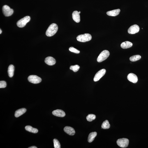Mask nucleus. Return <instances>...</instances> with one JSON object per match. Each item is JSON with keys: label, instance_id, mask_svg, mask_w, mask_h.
Here are the masks:
<instances>
[{"label": "nucleus", "instance_id": "f257e3e1", "mask_svg": "<svg viewBox=\"0 0 148 148\" xmlns=\"http://www.w3.org/2000/svg\"><path fill=\"white\" fill-rule=\"evenodd\" d=\"M58 29V26L57 24L52 23L50 25L47 29L46 33V35L49 37L53 36L57 32Z\"/></svg>", "mask_w": 148, "mask_h": 148}, {"label": "nucleus", "instance_id": "f03ea898", "mask_svg": "<svg viewBox=\"0 0 148 148\" xmlns=\"http://www.w3.org/2000/svg\"><path fill=\"white\" fill-rule=\"evenodd\" d=\"M92 37L91 35L89 33H85L83 34L79 35L77 36V39L79 42H88L91 40Z\"/></svg>", "mask_w": 148, "mask_h": 148}, {"label": "nucleus", "instance_id": "7ed1b4c3", "mask_svg": "<svg viewBox=\"0 0 148 148\" xmlns=\"http://www.w3.org/2000/svg\"><path fill=\"white\" fill-rule=\"evenodd\" d=\"M110 55V52L107 50H104L98 56L97 60L98 62H101L105 60Z\"/></svg>", "mask_w": 148, "mask_h": 148}, {"label": "nucleus", "instance_id": "20e7f679", "mask_svg": "<svg viewBox=\"0 0 148 148\" xmlns=\"http://www.w3.org/2000/svg\"><path fill=\"white\" fill-rule=\"evenodd\" d=\"M30 19V17L29 16L24 17L23 18L18 21L17 23V25L19 28H23L29 22Z\"/></svg>", "mask_w": 148, "mask_h": 148}, {"label": "nucleus", "instance_id": "39448f33", "mask_svg": "<svg viewBox=\"0 0 148 148\" xmlns=\"http://www.w3.org/2000/svg\"><path fill=\"white\" fill-rule=\"evenodd\" d=\"M117 145L121 148H125L128 146L129 140L126 138L119 139L117 141Z\"/></svg>", "mask_w": 148, "mask_h": 148}, {"label": "nucleus", "instance_id": "423d86ee", "mask_svg": "<svg viewBox=\"0 0 148 148\" xmlns=\"http://www.w3.org/2000/svg\"><path fill=\"white\" fill-rule=\"evenodd\" d=\"M2 10L3 14L6 17L10 16L14 12L13 10L6 5L3 7Z\"/></svg>", "mask_w": 148, "mask_h": 148}, {"label": "nucleus", "instance_id": "0eeeda50", "mask_svg": "<svg viewBox=\"0 0 148 148\" xmlns=\"http://www.w3.org/2000/svg\"><path fill=\"white\" fill-rule=\"evenodd\" d=\"M29 82L33 84H38L42 81V79L40 77L36 75H30L28 77Z\"/></svg>", "mask_w": 148, "mask_h": 148}, {"label": "nucleus", "instance_id": "6e6552de", "mask_svg": "<svg viewBox=\"0 0 148 148\" xmlns=\"http://www.w3.org/2000/svg\"><path fill=\"white\" fill-rule=\"evenodd\" d=\"M106 70L105 69H102L98 71L95 75L94 79V82H97L105 74Z\"/></svg>", "mask_w": 148, "mask_h": 148}, {"label": "nucleus", "instance_id": "1a4fd4ad", "mask_svg": "<svg viewBox=\"0 0 148 148\" xmlns=\"http://www.w3.org/2000/svg\"><path fill=\"white\" fill-rule=\"evenodd\" d=\"M140 30L139 26L137 25L134 24L130 27L128 30V32L130 34H134L138 33Z\"/></svg>", "mask_w": 148, "mask_h": 148}, {"label": "nucleus", "instance_id": "9d476101", "mask_svg": "<svg viewBox=\"0 0 148 148\" xmlns=\"http://www.w3.org/2000/svg\"><path fill=\"white\" fill-rule=\"evenodd\" d=\"M127 79L129 81L133 83H136L138 81V77L136 75L133 73H131L129 74Z\"/></svg>", "mask_w": 148, "mask_h": 148}, {"label": "nucleus", "instance_id": "9b49d317", "mask_svg": "<svg viewBox=\"0 0 148 148\" xmlns=\"http://www.w3.org/2000/svg\"><path fill=\"white\" fill-rule=\"evenodd\" d=\"M52 114L55 116L60 117H64L66 115L64 111L60 110H54L52 112Z\"/></svg>", "mask_w": 148, "mask_h": 148}, {"label": "nucleus", "instance_id": "f8f14e48", "mask_svg": "<svg viewBox=\"0 0 148 148\" xmlns=\"http://www.w3.org/2000/svg\"><path fill=\"white\" fill-rule=\"evenodd\" d=\"M45 62L47 64L50 66H52L56 64V61L54 58L48 57L46 58Z\"/></svg>", "mask_w": 148, "mask_h": 148}, {"label": "nucleus", "instance_id": "ddd939ff", "mask_svg": "<svg viewBox=\"0 0 148 148\" xmlns=\"http://www.w3.org/2000/svg\"><path fill=\"white\" fill-rule=\"evenodd\" d=\"M72 18L73 20L76 22L79 23L80 22V14L79 12L77 11H75L73 12L72 14Z\"/></svg>", "mask_w": 148, "mask_h": 148}, {"label": "nucleus", "instance_id": "4468645a", "mask_svg": "<svg viewBox=\"0 0 148 148\" xmlns=\"http://www.w3.org/2000/svg\"><path fill=\"white\" fill-rule=\"evenodd\" d=\"M64 131L68 134L70 135L75 134V131L73 128L69 126H66L64 128Z\"/></svg>", "mask_w": 148, "mask_h": 148}, {"label": "nucleus", "instance_id": "2eb2a0df", "mask_svg": "<svg viewBox=\"0 0 148 148\" xmlns=\"http://www.w3.org/2000/svg\"><path fill=\"white\" fill-rule=\"evenodd\" d=\"M120 11V9H118L115 10H111L107 12V15L111 16H116L119 14Z\"/></svg>", "mask_w": 148, "mask_h": 148}, {"label": "nucleus", "instance_id": "dca6fc26", "mask_svg": "<svg viewBox=\"0 0 148 148\" xmlns=\"http://www.w3.org/2000/svg\"><path fill=\"white\" fill-rule=\"evenodd\" d=\"M26 111V109L25 108H21L16 111L15 116V117H18L25 113Z\"/></svg>", "mask_w": 148, "mask_h": 148}, {"label": "nucleus", "instance_id": "f3484780", "mask_svg": "<svg viewBox=\"0 0 148 148\" xmlns=\"http://www.w3.org/2000/svg\"><path fill=\"white\" fill-rule=\"evenodd\" d=\"M133 45V43L129 41H126L121 43V47L123 49H126L131 47Z\"/></svg>", "mask_w": 148, "mask_h": 148}, {"label": "nucleus", "instance_id": "a211bd4d", "mask_svg": "<svg viewBox=\"0 0 148 148\" xmlns=\"http://www.w3.org/2000/svg\"><path fill=\"white\" fill-rule=\"evenodd\" d=\"M97 133L96 132H92L89 134L88 139V141L91 143L94 139L95 137L96 136Z\"/></svg>", "mask_w": 148, "mask_h": 148}, {"label": "nucleus", "instance_id": "6ab92c4d", "mask_svg": "<svg viewBox=\"0 0 148 148\" xmlns=\"http://www.w3.org/2000/svg\"><path fill=\"white\" fill-rule=\"evenodd\" d=\"M14 71V67L12 65H10L9 66L8 70V73L10 77H13Z\"/></svg>", "mask_w": 148, "mask_h": 148}, {"label": "nucleus", "instance_id": "aec40b11", "mask_svg": "<svg viewBox=\"0 0 148 148\" xmlns=\"http://www.w3.org/2000/svg\"><path fill=\"white\" fill-rule=\"evenodd\" d=\"M25 129L26 131L33 133H37L38 132V130L37 129L33 128L30 126H26Z\"/></svg>", "mask_w": 148, "mask_h": 148}, {"label": "nucleus", "instance_id": "412c9836", "mask_svg": "<svg viewBox=\"0 0 148 148\" xmlns=\"http://www.w3.org/2000/svg\"><path fill=\"white\" fill-rule=\"evenodd\" d=\"M110 126L109 121L107 120H106L102 124V128L104 129H107L110 128Z\"/></svg>", "mask_w": 148, "mask_h": 148}, {"label": "nucleus", "instance_id": "4be33fe9", "mask_svg": "<svg viewBox=\"0 0 148 148\" xmlns=\"http://www.w3.org/2000/svg\"><path fill=\"white\" fill-rule=\"evenodd\" d=\"M141 56L139 55H136L131 56L130 58V60L131 61L134 62L139 60L141 59Z\"/></svg>", "mask_w": 148, "mask_h": 148}, {"label": "nucleus", "instance_id": "5701e85b", "mask_svg": "<svg viewBox=\"0 0 148 148\" xmlns=\"http://www.w3.org/2000/svg\"><path fill=\"white\" fill-rule=\"evenodd\" d=\"M96 115L93 114H89L86 117V119L88 121H91L96 119Z\"/></svg>", "mask_w": 148, "mask_h": 148}, {"label": "nucleus", "instance_id": "b1692460", "mask_svg": "<svg viewBox=\"0 0 148 148\" xmlns=\"http://www.w3.org/2000/svg\"><path fill=\"white\" fill-rule=\"evenodd\" d=\"M80 67L78 65H75L72 66L70 67V69L74 72H77L78 71Z\"/></svg>", "mask_w": 148, "mask_h": 148}, {"label": "nucleus", "instance_id": "393cba45", "mask_svg": "<svg viewBox=\"0 0 148 148\" xmlns=\"http://www.w3.org/2000/svg\"><path fill=\"white\" fill-rule=\"evenodd\" d=\"M54 146L55 148H60L61 145L59 141L57 139H54L53 140Z\"/></svg>", "mask_w": 148, "mask_h": 148}, {"label": "nucleus", "instance_id": "a878e982", "mask_svg": "<svg viewBox=\"0 0 148 148\" xmlns=\"http://www.w3.org/2000/svg\"><path fill=\"white\" fill-rule=\"evenodd\" d=\"M69 50L70 52L74 53H75L78 54L80 53V51L73 47H70L69 49Z\"/></svg>", "mask_w": 148, "mask_h": 148}, {"label": "nucleus", "instance_id": "bb28decb", "mask_svg": "<svg viewBox=\"0 0 148 148\" xmlns=\"http://www.w3.org/2000/svg\"><path fill=\"white\" fill-rule=\"evenodd\" d=\"M6 83L5 81H0V88H5L6 87Z\"/></svg>", "mask_w": 148, "mask_h": 148}, {"label": "nucleus", "instance_id": "cd10ccee", "mask_svg": "<svg viewBox=\"0 0 148 148\" xmlns=\"http://www.w3.org/2000/svg\"><path fill=\"white\" fill-rule=\"evenodd\" d=\"M28 148H37L36 147H35V146H32V147H29Z\"/></svg>", "mask_w": 148, "mask_h": 148}, {"label": "nucleus", "instance_id": "c85d7f7f", "mask_svg": "<svg viewBox=\"0 0 148 148\" xmlns=\"http://www.w3.org/2000/svg\"><path fill=\"white\" fill-rule=\"evenodd\" d=\"M0 34H1V33H2V31H1V29H0Z\"/></svg>", "mask_w": 148, "mask_h": 148}, {"label": "nucleus", "instance_id": "c756f323", "mask_svg": "<svg viewBox=\"0 0 148 148\" xmlns=\"http://www.w3.org/2000/svg\"><path fill=\"white\" fill-rule=\"evenodd\" d=\"M79 14H80V13H81V12H80V11H79Z\"/></svg>", "mask_w": 148, "mask_h": 148}]
</instances>
